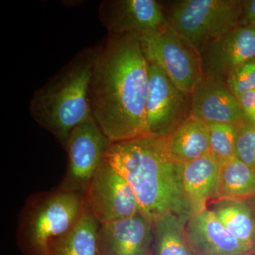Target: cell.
<instances>
[{
  "instance_id": "1",
  "label": "cell",
  "mask_w": 255,
  "mask_h": 255,
  "mask_svg": "<svg viewBox=\"0 0 255 255\" xmlns=\"http://www.w3.org/2000/svg\"><path fill=\"white\" fill-rule=\"evenodd\" d=\"M97 50L89 100L92 117L112 142L148 135V62L138 35L110 36Z\"/></svg>"
},
{
  "instance_id": "2",
  "label": "cell",
  "mask_w": 255,
  "mask_h": 255,
  "mask_svg": "<svg viewBox=\"0 0 255 255\" xmlns=\"http://www.w3.org/2000/svg\"><path fill=\"white\" fill-rule=\"evenodd\" d=\"M105 160L128 183L142 214L152 223L168 214L187 223L192 216L183 182L184 164L171 155L166 137L112 142Z\"/></svg>"
},
{
  "instance_id": "3",
  "label": "cell",
  "mask_w": 255,
  "mask_h": 255,
  "mask_svg": "<svg viewBox=\"0 0 255 255\" xmlns=\"http://www.w3.org/2000/svg\"><path fill=\"white\" fill-rule=\"evenodd\" d=\"M96 60V48L82 50L32 98V117L64 147L73 129L92 117L89 92Z\"/></svg>"
},
{
  "instance_id": "4",
  "label": "cell",
  "mask_w": 255,
  "mask_h": 255,
  "mask_svg": "<svg viewBox=\"0 0 255 255\" xmlns=\"http://www.w3.org/2000/svg\"><path fill=\"white\" fill-rule=\"evenodd\" d=\"M85 206L83 194L59 188L28 197L18 219L17 241L26 255H51V248L71 231Z\"/></svg>"
},
{
  "instance_id": "5",
  "label": "cell",
  "mask_w": 255,
  "mask_h": 255,
  "mask_svg": "<svg viewBox=\"0 0 255 255\" xmlns=\"http://www.w3.org/2000/svg\"><path fill=\"white\" fill-rule=\"evenodd\" d=\"M242 1L186 0L174 7L167 26L198 52L209 42L239 26Z\"/></svg>"
},
{
  "instance_id": "6",
  "label": "cell",
  "mask_w": 255,
  "mask_h": 255,
  "mask_svg": "<svg viewBox=\"0 0 255 255\" xmlns=\"http://www.w3.org/2000/svg\"><path fill=\"white\" fill-rule=\"evenodd\" d=\"M138 37L148 63L162 69L182 93L192 94L204 77L199 52L167 24Z\"/></svg>"
},
{
  "instance_id": "7",
  "label": "cell",
  "mask_w": 255,
  "mask_h": 255,
  "mask_svg": "<svg viewBox=\"0 0 255 255\" xmlns=\"http://www.w3.org/2000/svg\"><path fill=\"white\" fill-rule=\"evenodd\" d=\"M112 143L93 117L75 127L65 145L68 167L59 189L85 194Z\"/></svg>"
},
{
  "instance_id": "8",
  "label": "cell",
  "mask_w": 255,
  "mask_h": 255,
  "mask_svg": "<svg viewBox=\"0 0 255 255\" xmlns=\"http://www.w3.org/2000/svg\"><path fill=\"white\" fill-rule=\"evenodd\" d=\"M84 196L100 224L142 214L132 188L105 159Z\"/></svg>"
},
{
  "instance_id": "9",
  "label": "cell",
  "mask_w": 255,
  "mask_h": 255,
  "mask_svg": "<svg viewBox=\"0 0 255 255\" xmlns=\"http://www.w3.org/2000/svg\"><path fill=\"white\" fill-rule=\"evenodd\" d=\"M148 75L145 110L147 132L155 136H168L184 122L185 94L178 90L167 74L155 64L148 63Z\"/></svg>"
},
{
  "instance_id": "10",
  "label": "cell",
  "mask_w": 255,
  "mask_h": 255,
  "mask_svg": "<svg viewBox=\"0 0 255 255\" xmlns=\"http://www.w3.org/2000/svg\"><path fill=\"white\" fill-rule=\"evenodd\" d=\"M98 14L110 36H141L167 24L162 6L155 0H105Z\"/></svg>"
},
{
  "instance_id": "11",
  "label": "cell",
  "mask_w": 255,
  "mask_h": 255,
  "mask_svg": "<svg viewBox=\"0 0 255 255\" xmlns=\"http://www.w3.org/2000/svg\"><path fill=\"white\" fill-rule=\"evenodd\" d=\"M204 75L223 80L233 71L255 60V27L238 26L203 47Z\"/></svg>"
},
{
  "instance_id": "12",
  "label": "cell",
  "mask_w": 255,
  "mask_h": 255,
  "mask_svg": "<svg viewBox=\"0 0 255 255\" xmlns=\"http://www.w3.org/2000/svg\"><path fill=\"white\" fill-rule=\"evenodd\" d=\"M100 255H146L153 241V223L142 214L100 224Z\"/></svg>"
},
{
  "instance_id": "13",
  "label": "cell",
  "mask_w": 255,
  "mask_h": 255,
  "mask_svg": "<svg viewBox=\"0 0 255 255\" xmlns=\"http://www.w3.org/2000/svg\"><path fill=\"white\" fill-rule=\"evenodd\" d=\"M191 95V114L208 124L237 126L246 120L237 98L222 80L204 75Z\"/></svg>"
},
{
  "instance_id": "14",
  "label": "cell",
  "mask_w": 255,
  "mask_h": 255,
  "mask_svg": "<svg viewBox=\"0 0 255 255\" xmlns=\"http://www.w3.org/2000/svg\"><path fill=\"white\" fill-rule=\"evenodd\" d=\"M186 233L199 255H244L255 253V247L233 237L220 222L214 211L206 209L191 216Z\"/></svg>"
},
{
  "instance_id": "15",
  "label": "cell",
  "mask_w": 255,
  "mask_h": 255,
  "mask_svg": "<svg viewBox=\"0 0 255 255\" xmlns=\"http://www.w3.org/2000/svg\"><path fill=\"white\" fill-rule=\"evenodd\" d=\"M220 165L211 153L184 164L183 182L192 215L205 211L208 201L217 196Z\"/></svg>"
},
{
  "instance_id": "16",
  "label": "cell",
  "mask_w": 255,
  "mask_h": 255,
  "mask_svg": "<svg viewBox=\"0 0 255 255\" xmlns=\"http://www.w3.org/2000/svg\"><path fill=\"white\" fill-rule=\"evenodd\" d=\"M166 140L171 155L182 164L200 158L211 150L209 125L191 114Z\"/></svg>"
},
{
  "instance_id": "17",
  "label": "cell",
  "mask_w": 255,
  "mask_h": 255,
  "mask_svg": "<svg viewBox=\"0 0 255 255\" xmlns=\"http://www.w3.org/2000/svg\"><path fill=\"white\" fill-rule=\"evenodd\" d=\"M100 223L85 200L81 216L71 231L51 248V255H100L98 233Z\"/></svg>"
},
{
  "instance_id": "18",
  "label": "cell",
  "mask_w": 255,
  "mask_h": 255,
  "mask_svg": "<svg viewBox=\"0 0 255 255\" xmlns=\"http://www.w3.org/2000/svg\"><path fill=\"white\" fill-rule=\"evenodd\" d=\"M186 223L174 214L155 221L152 244L154 255H199L188 241Z\"/></svg>"
},
{
  "instance_id": "19",
  "label": "cell",
  "mask_w": 255,
  "mask_h": 255,
  "mask_svg": "<svg viewBox=\"0 0 255 255\" xmlns=\"http://www.w3.org/2000/svg\"><path fill=\"white\" fill-rule=\"evenodd\" d=\"M255 195V170L236 157L220 165L217 197L238 199Z\"/></svg>"
},
{
  "instance_id": "20",
  "label": "cell",
  "mask_w": 255,
  "mask_h": 255,
  "mask_svg": "<svg viewBox=\"0 0 255 255\" xmlns=\"http://www.w3.org/2000/svg\"><path fill=\"white\" fill-rule=\"evenodd\" d=\"M220 222L238 241L255 247V223L246 206L228 204L214 211Z\"/></svg>"
},
{
  "instance_id": "21",
  "label": "cell",
  "mask_w": 255,
  "mask_h": 255,
  "mask_svg": "<svg viewBox=\"0 0 255 255\" xmlns=\"http://www.w3.org/2000/svg\"><path fill=\"white\" fill-rule=\"evenodd\" d=\"M211 154L222 164L235 157L236 126L228 124H209Z\"/></svg>"
},
{
  "instance_id": "22",
  "label": "cell",
  "mask_w": 255,
  "mask_h": 255,
  "mask_svg": "<svg viewBox=\"0 0 255 255\" xmlns=\"http://www.w3.org/2000/svg\"><path fill=\"white\" fill-rule=\"evenodd\" d=\"M235 157L255 170V127L246 120L236 126Z\"/></svg>"
},
{
  "instance_id": "23",
  "label": "cell",
  "mask_w": 255,
  "mask_h": 255,
  "mask_svg": "<svg viewBox=\"0 0 255 255\" xmlns=\"http://www.w3.org/2000/svg\"><path fill=\"white\" fill-rule=\"evenodd\" d=\"M226 79L228 88L236 98L247 92L255 90V60L236 69Z\"/></svg>"
},
{
  "instance_id": "24",
  "label": "cell",
  "mask_w": 255,
  "mask_h": 255,
  "mask_svg": "<svg viewBox=\"0 0 255 255\" xmlns=\"http://www.w3.org/2000/svg\"><path fill=\"white\" fill-rule=\"evenodd\" d=\"M245 119L255 127V90L247 92L238 97Z\"/></svg>"
},
{
  "instance_id": "25",
  "label": "cell",
  "mask_w": 255,
  "mask_h": 255,
  "mask_svg": "<svg viewBox=\"0 0 255 255\" xmlns=\"http://www.w3.org/2000/svg\"><path fill=\"white\" fill-rule=\"evenodd\" d=\"M239 26L255 27V0L242 1V14Z\"/></svg>"
},
{
  "instance_id": "26",
  "label": "cell",
  "mask_w": 255,
  "mask_h": 255,
  "mask_svg": "<svg viewBox=\"0 0 255 255\" xmlns=\"http://www.w3.org/2000/svg\"><path fill=\"white\" fill-rule=\"evenodd\" d=\"M255 253H252V254H244V255H254Z\"/></svg>"
},
{
  "instance_id": "27",
  "label": "cell",
  "mask_w": 255,
  "mask_h": 255,
  "mask_svg": "<svg viewBox=\"0 0 255 255\" xmlns=\"http://www.w3.org/2000/svg\"><path fill=\"white\" fill-rule=\"evenodd\" d=\"M146 255H150V253H148V254Z\"/></svg>"
}]
</instances>
